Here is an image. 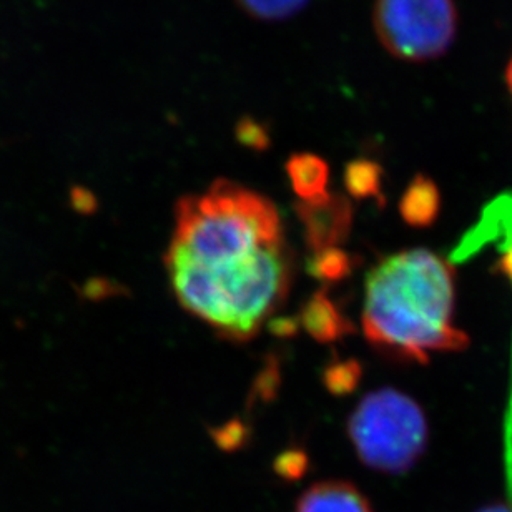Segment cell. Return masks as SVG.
<instances>
[{
    "mask_svg": "<svg viewBox=\"0 0 512 512\" xmlns=\"http://www.w3.org/2000/svg\"><path fill=\"white\" fill-rule=\"evenodd\" d=\"M165 266L178 303L238 343L258 335L293 278L275 205L225 178L178 200Z\"/></svg>",
    "mask_w": 512,
    "mask_h": 512,
    "instance_id": "6da1fadb",
    "label": "cell"
},
{
    "mask_svg": "<svg viewBox=\"0 0 512 512\" xmlns=\"http://www.w3.org/2000/svg\"><path fill=\"white\" fill-rule=\"evenodd\" d=\"M454 310L453 265L424 248L386 256L366 276V340L396 360L426 365L434 353L466 350Z\"/></svg>",
    "mask_w": 512,
    "mask_h": 512,
    "instance_id": "7a4b0ae2",
    "label": "cell"
},
{
    "mask_svg": "<svg viewBox=\"0 0 512 512\" xmlns=\"http://www.w3.org/2000/svg\"><path fill=\"white\" fill-rule=\"evenodd\" d=\"M348 433L361 463L380 473H408L428 448L426 414L393 388L366 394L351 413Z\"/></svg>",
    "mask_w": 512,
    "mask_h": 512,
    "instance_id": "3957f363",
    "label": "cell"
},
{
    "mask_svg": "<svg viewBox=\"0 0 512 512\" xmlns=\"http://www.w3.org/2000/svg\"><path fill=\"white\" fill-rule=\"evenodd\" d=\"M454 0H376L375 29L384 49L406 62L448 52L458 34Z\"/></svg>",
    "mask_w": 512,
    "mask_h": 512,
    "instance_id": "277c9868",
    "label": "cell"
},
{
    "mask_svg": "<svg viewBox=\"0 0 512 512\" xmlns=\"http://www.w3.org/2000/svg\"><path fill=\"white\" fill-rule=\"evenodd\" d=\"M295 212L303 225V238L311 253L338 248L350 238L353 227V207L345 195L298 202Z\"/></svg>",
    "mask_w": 512,
    "mask_h": 512,
    "instance_id": "5b68a950",
    "label": "cell"
},
{
    "mask_svg": "<svg viewBox=\"0 0 512 512\" xmlns=\"http://www.w3.org/2000/svg\"><path fill=\"white\" fill-rule=\"evenodd\" d=\"M298 321L303 330L318 341V343H336L341 341L350 333H355V325L350 318H346L331 300L328 291H316L315 295L306 300L301 306Z\"/></svg>",
    "mask_w": 512,
    "mask_h": 512,
    "instance_id": "8992f818",
    "label": "cell"
},
{
    "mask_svg": "<svg viewBox=\"0 0 512 512\" xmlns=\"http://www.w3.org/2000/svg\"><path fill=\"white\" fill-rule=\"evenodd\" d=\"M295 512H375V509L355 484L323 481L301 494Z\"/></svg>",
    "mask_w": 512,
    "mask_h": 512,
    "instance_id": "52a82bcc",
    "label": "cell"
},
{
    "mask_svg": "<svg viewBox=\"0 0 512 512\" xmlns=\"http://www.w3.org/2000/svg\"><path fill=\"white\" fill-rule=\"evenodd\" d=\"M441 210V193L436 183L424 175H416L404 190L399 213L404 222L416 228L433 225Z\"/></svg>",
    "mask_w": 512,
    "mask_h": 512,
    "instance_id": "ba28073f",
    "label": "cell"
},
{
    "mask_svg": "<svg viewBox=\"0 0 512 512\" xmlns=\"http://www.w3.org/2000/svg\"><path fill=\"white\" fill-rule=\"evenodd\" d=\"M291 187L303 202L325 197L330 168L323 158L313 153H296L286 162Z\"/></svg>",
    "mask_w": 512,
    "mask_h": 512,
    "instance_id": "9c48e42d",
    "label": "cell"
},
{
    "mask_svg": "<svg viewBox=\"0 0 512 512\" xmlns=\"http://www.w3.org/2000/svg\"><path fill=\"white\" fill-rule=\"evenodd\" d=\"M360 258L341 250L328 248L323 252L311 253L306 260V271L323 285H336L346 280L355 271Z\"/></svg>",
    "mask_w": 512,
    "mask_h": 512,
    "instance_id": "30bf717a",
    "label": "cell"
},
{
    "mask_svg": "<svg viewBox=\"0 0 512 512\" xmlns=\"http://www.w3.org/2000/svg\"><path fill=\"white\" fill-rule=\"evenodd\" d=\"M343 180H345L346 192L356 200L381 197L383 170L373 160L358 158L348 163Z\"/></svg>",
    "mask_w": 512,
    "mask_h": 512,
    "instance_id": "8fae6325",
    "label": "cell"
},
{
    "mask_svg": "<svg viewBox=\"0 0 512 512\" xmlns=\"http://www.w3.org/2000/svg\"><path fill=\"white\" fill-rule=\"evenodd\" d=\"M363 380V366L360 361L351 360L331 361L323 370V386L333 396H348L356 391Z\"/></svg>",
    "mask_w": 512,
    "mask_h": 512,
    "instance_id": "7c38bea8",
    "label": "cell"
},
{
    "mask_svg": "<svg viewBox=\"0 0 512 512\" xmlns=\"http://www.w3.org/2000/svg\"><path fill=\"white\" fill-rule=\"evenodd\" d=\"M281 386V366L276 356H268L265 365L261 368L260 373L256 375L253 381L252 389H250V398H248V406L252 408L255 404H268L276 398L278 389Z\"/></svg>",
    "mask_w": 512,
    "mask_h": 512,
    "instance_id": "4fadbf2b",
    "label": "cell"
},
{
    "mask_svg": "<svg viewBox=\"0 0 512 512\" xmlns=\"http://www.w3.org/2000/svg\"><path fill=\"white\" fill-rule=\"evenodd\" d=\"M308 0H238L256 19L281 20L296 14Z\"/></svg>",
    "mask_w": 512,
    "mask_h": 512,
    "instance_id": "5bb4252c",
    "label": "cell"
},
{
    "mask_svg": "<svg viewBox=\"0 0 512 512\" xmlns=\"http://www.w3.org/2000/svg\"><path fill=\"white\" fill-rule=\"evenodd\" d=\"M208 433L212 436L213 443L225 453H235L247 446L252 438V428L240 418H233L222 426L210 428Z\"/></svg>",
    "mask_w": 512,
    "mask_h": 512,
    "instance_id": "9a60e30c",
    "label": "cell"
},
{
    "mask_svg": "<svg viewBox=\"0 0 512 512\" xmlns=\"http://www.w3.org/2000/svg\"><path fill=\"white\" fill-rule=\"evenodd\" d=\"M308 468H310V458L306 451L300 448L286 449L273 463L275 473L285 481H296V479L303 478Z\"/></svg>",
    "mask_w": 512,
    "mask_h": 512,
    "instance_id": "2e32d148",
    "label": "cell"
},
{
    "mask_svg": "<svg viewBox=\"0 0 512 512\" xmlns=\"http://www.w3.org/2000/svg\"><path fill=\"white\" fill-rule=\"evenodd\" d=\"M235 135L243 147L252 148L256 152H263L270 147V133L266 130L265 125H261L260 122H256L250 117H245L238 122Z\"/></svg>",
    "mask_w": 512,
    "mask_h": 512,
    "instance_id": "e0dca14e",
    "label": "cell"
},
{
    "mask_svg": "<svg viewBox=\"0 0 512 512\" xmlns=\"http://www.w3.org/2000/svg\"><path fill=\"white\" fill-rule=\"evenodd\" d=\"M70 207L79 215H94L99 208V202L94 193L84 187H74L70 190Z\"/></svg>",
    "mask_w": 512,
    "mask_h": 512,
    "instance_id": "ac0fdd59",
    "label": "cell"
},
{
    "mask_svg": "<svg viewBox=\"0 0 512 512\" xmlns=\"http://www.w3.org/2000/svg\"><path fill=\"white\" fill-rule=\"evenodd\" d=\"M120 293H122V286L112 285L109 280H104V278L87 281L82 288V295L87 300H102L107 296L120 295Z\"/></svg>",
    "mask_w": 512,
    "mask_h": 512,
    "instance_id": "d6986e66",
    "label": "cell"
},
{
    "mask_svg": "<svg viewBox=\"0 0 512 512\" xmlns=\"http://www.w3.org/2000/svg\"><path fill=\"white\" fill-rule=\"evenodd\" d=\"M268 331L276 338H293L298 335L300 321L298 316H275L268 320Z\"/></svg>",
    "mask_w": 512,
    "mask_h": 512,
    "instance_id": "ffe728a7",
    "label": "cell"
},
{
    "mask_svg": "<svg viewBox=\"0 0 512 512\" xmlns=\"http://www.w3.org/2000/svg\"><path fill=\"white\" fill-rule=\"evenodd\" d=\"M478 512H512V504H493Z\"/></svg>",
    "mask_w": 512,
    "mask_h": 512,
    "instance_id": "44dd1931",
    "label": "cell"
},
{
    "mask_svg": "<svg viewBox=\"0 0 512 512\" xmlns=\"http://www.w3.org/2000/svg\"><path fill=\"white\" fill-rule=\"evenodd\" d=\"M506 84H508L509 94L512 97V57L509 60L508 69H506Z\"/></svg>",
    "mask_w": 512,
    "mask_h": 512,
    "instance_id": "7402d4cb",
    "label": "cell"
},
{
    "mask_svg": "<svg viewBox=\"0 0 512 512\" xmlns=\"http://www.w3.org/2000/svg\"><path fill=\"white\" fill-rule=\"evenodd\" d=\"M506 271H508V273L511 271L512 273V258L511 260L506 261Z\"/></svg>",
    "mask_w": 512,
    "mask_h": 512,
    "instance_id": "603a6c76",
    "label": "cell"
}]
</instances>
